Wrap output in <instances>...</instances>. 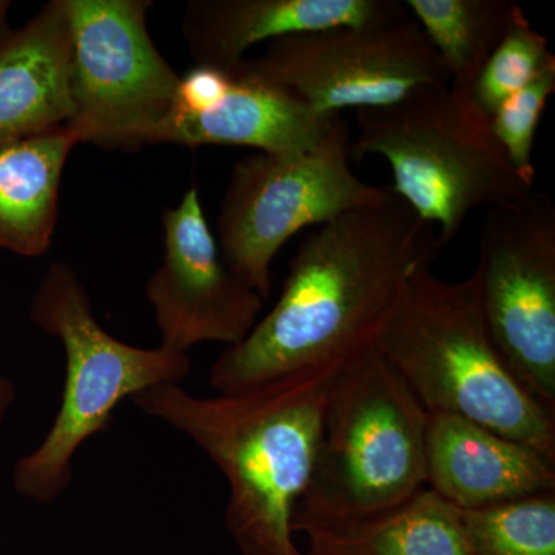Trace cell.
<instances>
[{"label":"cell","mask_w":555,"mask_h":555,"mask_svg":"<svg viewBox=\"0 0 555 555\" xmlns=\"http://www.w3.org/2000/svg\"><path fill=\"white\" fill-rule=\"evenodd\" d=\"M443 248L434 225L396 193L318 225L288 261L283 292L210 369L219 393L341 366L374 345L409 275Z\"/></svg>","instance_id":"1"},{"label":"cell","mask_w":555,"mask_h":555,"mask_svg":"<svg viewBox=\"0 0 555 555\" xmlns=\"http://www.w3.org/2000/svg\"><path fill=\"white\" fill-rule=\"evenodd\" d=\"M341 366L210 398L160 385L131 401L192 438L228 478L225 528L241 554L302 555L292 517L309 485L328 392Z\"/></svg>","instance_id":"2"},{"label":"cell","mask_w":555,"mask_h":555,"mask_svg":"<svg viewBox=\"0 0 555 555\" xmlns=\"http://www.w3.org/2000/svg\"><path fill=\"white\" fill-rule=\"evenodd\" d=\"M374 346L427 412L462 416L555 460V414L518 382L486 326L474 278L449 283L430 262L409 275Z\"/></svg>","instance_id":"3"},{"label":"cell","mask_w":555,"mask_h":555,"mask_svg":"<svg viewBox=\"0 0 555 555\" xmlns=\"http://www.w3.org/2000/svg\"><path fill=\"white\" fill-rule=\"evenodd\" d=\"M427 411L374 345L338 369L292 531L334 534L426 488Z\"/></svg>","instance_id":"4"},{"label":"cell","mask_w":555,"mask_h":555,"mask_svg":"<svg viewBox=\"0 0 555 555\" xmlns=\"http://www.w3.org/2000/svg\"><path fill=\"white\" fill-rule=\"evenodd\" d=\"M350 158L382 156L392 192L423 221L438 225L441 248L454 243L467 215L534 190L518 175L467 89L423 87L387 107L358 109Z\"/></svg>","instance_id":"5"},{"label":"cell","mask_w":555,"mask_h":555,"mask_svg":"<svg viewBox=\"0 0 555 555\" xmlns=\"http://www.w3.org/2000/svg\"><path fill=\"white\" fill-rule=\"evenodd\" d=\"M30 320L60 339L67 374L60 412L42 443L17 460L13 485L21 495L50 505L72 483L76 452L112 426L116 408L150 387L179 385L192 372V360L164 346L144 349L112 337L67 262H53L40 280Z\"/></svg>","instance_id":"6"},{"label":"cell","mask_w":555,"mask_h":555,"mask_svg":"<svg viewBox=\"0 0 555 555\" xmlns=\"http://www.w3.org/2000/svg\"><path fill=\"white\" fill-rule=\"evenodd\" d=\"M349 126L335 119L318 147L298 156H248L233 166L218 217L221 258L262 299L270 266L299 230L377 206L392 189L361 181L350 166Z\"/></svg>","instance_id":"7"},{"label":"cell","mask_w":555,"mask_h":555,"mask_svg":"<svg viewBox=\"0 0 555 555\" xmlns=\"http://www.w3.org/2000/svg\"><path fill=\"white\" fill-rule=\"evenodd\" d=\"M72 28L67 124L79 144L138 150L153 144L181 76L147 28L150 0H64Z\"/></svg>","instance_id":"8"},{"label":"cell","mask_w":555,"mask_h":555,"mask_svg":"<svg viewBox=\"0 0 555 555\" xmlns=\"http://www.w3.org/2000/svg\"><path fill=\"white\" fill-rule=\"evenodd\" d=\"M507 367L555 414V207L550 196L489 208L473 275Z\"/></svg>","instance_id":"9"},{"label":"cell","mask_w":555,"mask_h":555,"mask_svg":"<svg viewBox=\"0 0 555 555\" xmlns=\"http://www.w3.org/2000/svg\"><path fill=\"white\" fill-rule=\"evenodd\" d=\"M246 60L259 76L324 116L387 107L423 87L449 83L437 51L408 17L286 36Z\"/></svg>","instance_id":"10"},{"label":"cell","mask_w":555,"mask_h":555,"mask_svg":"<svg viewBox=\"0 0 555 555\" xmlns=\"http://www.w3.org/2000/svg\"><path fill=\"white\" fill-rule=\"evenodd\" d=\"M163 228V264L145 288L160 346L189 353L201 343L240 345L264 299L222 261L196 188L164 211Z\"/></svg>","instance_id":"11"},{"label":"cell","mask_w":555,"mask_h":555,"mask_svg":"<svg viewBox=\"0 0 555 555\" xmlns=\"http://www.w3.org/2000/svg\"><path fill=\"white\" fill-rule=\"evenodd\" d=\"M339 115H318L291 91L248 67L196 65L179 80L177 98L153 144L235 145L272 156L318 147Z\"/></svg>","instance_id":"12"},{"label":"cell","mask_w":555,"mask_h":555,"mask_svg":"<svg viewBox=\"0 0 555 555\" xmlns=\"http://www.w3.org/2000/svg\"><path fill=\"white\" fill-rule=\"evenodd\" d=\"M426 488L456 509L555 491V460L451 414L427 412Z\"/></svg>","instance_id":"13"},{"label":"cell","mask_w":555,"mask_h":555,"mask_svg":"<svg viewBox=\"0 0 555 555\" xmlns=\"http://www.w3.org/2000/svg\"><path fill=\"white\" fill-rule=\"evenodd\" d=\"M406 17L398 0H192L182 35L196 65L230 67L261 42L334 27H371Z\"/></svg>","instance_id":"14"},{"label":"cell","mask_w":555,"mask_h":555,"mask_svg":"<svg viewBox=\"0 0 555 555\" xmlns=\"http://www.w3.org/2000/svg\"><path fill=\"white\" fill-rule=\"evenodd\" d=\"M72 28L64 0L42 7L0 46V147L67 126Z\"/></svg>","instance_id":"15"},{"label":"cell","mask_w":555,"mask_h":555,"mask_svg":"<svg viewBox=\"0 0 555 555\" xmlns=\"http://www.w3.org/2000/svg\"><path fill=\"white\" fill-rule=\"evenodd\" d=\"M79 145L68 126L0 147V247L40 257L53 241L62 173Z\"/></svg>","instance_id":"16"},{"label":"cell","mask_w":555,"mask_h":555,"mask_svg":"<svg viewBox=\"0 0 555 555\" xmlns=\"http://www.w3.org/2000/svg\"><path fill=\"white\" fill-rule=\"evenodd\" d=\"M447 69L449 86L469 90L521 13L511 0H408Z\"/></svg>","instance_id":"17"},{"label":"cell","mask_w":555,"mask_h":555,"mask_svg":"<svg viewBox=\"0 0 555 555\" xmlns=\"http://www.w3.org/2000/svg\"><path fill=\"white\" fill-rule=\"evenodd\" d=\"M326 535L346 555H474L462 513L429 488L382 516Z\"/></svg>","instance_id":"18"},{"label":"cell","mask_w":555,"mask_h":555,"mask_svg":"<svg viewBox=\"0 0 555 555\" xmlns=\"http://www.w3.org/2000/svg\"><path fill=\"white\" fill-rule=\"evenodd\" d=\"M460 513L474 555H555V491Z\"/></svg>","instance_id":"19"},{"label":"cell","mask_w":555,"mask_h":555,"mask_svg":"<svg viewBox=\"0 0 555 555\" xmlns=\"http://www.w3.org/2000/svg\"><path fill=\"white\" fill-rule=\"evenodd\" d=\"M555 65L550 42L526 20L524 11L486 62L469 91L478 107L491 118L500 105Z\"/></svg>","instance_id":"20"},{"label":"cell","mask_w":555,"mask_h":555,"mask_svg":"<svg viewBox=\"0 0 555 555\" xmlns=\"http://www.w3.org/2000/svg\"><path fill=\"white\" fill-rule=\"evenodd\" d=\"M554 93L555 65H551L524 90L503 102L491 116L492 131L505 150L507 159L518 175L532 185L535 182L532 149L537 129Z\"/></svg>","instance_id":"21"},{"label":"cell","mask_w":555,"mask_h":555,"mask_svg":"<svg viewBox=\"0 0 555 555\" xmlns=\"http://www.w3.org/2000/svg\"><path fill=\"white\" fill-rule=\"evenodd\" d=\"M309 551L302 555H346L341 547L326 534H309Z\"/></svg>","instance_id":"22"},{"label":"cell","mask_w":555,"mask_h":555,"mask_svg":"<svg viewBox=\"0 0 555 555\" xmlns=\"http://www.w3.org/2000/svg\"><path fill=\"white\" fill-rule=\"evenodd\" d=\"M14 400H16V387L10 378L0 374V433H2L3 422H5Z\"/></svg>","instance_id":"23"},{"label":"cell","mask_w":555,"mask_h":555,"mask_svg":"<svg viewBox=\"0 0 555 555\" xmlns=\"http://www.w3.org/2000/svg\"><path fill=\"white\" fill-rule=\"evenodd\" d=\"M11 7V2H7V0H0V46L5 42V39L10 36L9 22H7V14H9V10Z\"/></svg>","instance_id":"24"}]
</instances>
